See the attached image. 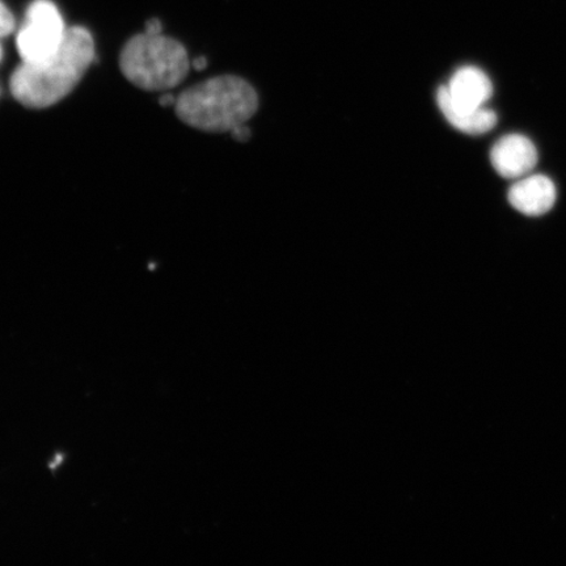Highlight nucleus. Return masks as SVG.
<instances>
[{"label": "nucleus", "instance_id": "nucleus-14", "mask_svg": "<svg viewBox=\"0 0 566 566\" xmlns=\"http://www.w3.org/2000/svg\"><path fill=\"white\" fill-rule=\"evenodd\" d=\"M0 60H2V48H0Z\"/></svg>", "mask_w": 566, "mask_h": 566}, {"label": "nucleus", "instance_id": "nucleus-12", "mask_svg": "<svg viewBox=\"0 0 566 566\" xmlns=\"http://www.w3.org/2000/svg\"><path fill=\"white\" fill-rule=\"evenodd\" d=\"M192 66L195 67V70L197 71H202L208 67V60L205 59V56H198V59H196L193 62H192Z\"/></svg>", "mask_w": 566, "mask_h": 566}, {"label": "nucleus", "instance_id": "nucleus-5", "mask_svg": "<svg viewBox=\"0 0 566 566\" xmlns=\"http://www.w3.org/2000/svg\"><path fill=\"white\" fill-rule=\"evenodd\" d=\"M491 163L494 171L504 179L518 180L535 168L537 150L533 140L522 134H509L495 142Z\"/></svg>", "mask_w": 566, "mask_h": 566}, {"label": "nucleus", "instance_id": "nucleus-7", "mask_svg": "<svg viewBox=\"0 0 566 566\" xmlns=\"http://www.w3.org/2000/svg\"><path fill=\"white\" fill-rule=\"evenodd\" d=\"M556 187L549 177L527 175L514 182L507 198L512 207L527 217L546 214L556 203Z\"/></svg>", "mask_w": 566, "mask_h": 566}, {"label": "nucleus", "instance_id": "nucleus-2", "mask_svg": "<svg viewBox=\"0 0 566 566\" xmlns=\"http://www.w3.org/2000/svg\"><path fill=\"white\" fill-rule=\"evenodd\" d=\"M259 108L256 91L239 76L224 75L196 84L177 97L175 112L184 124L208 133H228Z\"/></svg>", "mask_w": 566, "mask_h": 566}, {"label": "nucleus", "instance_id": "nucleus-1", "mask_svg": "<svg viewBox=\"0 0 566 566\" xmlns=\"http://www.w3.org/2000/svg\"><path fill=\"white\" fill-rule=\"evenodd\" d=\"M95 60V42L82 27L67 28L54 53L33 62H21L10 80L11 94L31 109H45L65 98Z\"/></svg>", "mask_w": 566, "mask_h": 566}, {"label": "nucleus", "instance_id": "nucleus-9", "mask_svg": "<svg viewBox=\"0 0 566 566\" xmlns=\"http://www.w3.org/2000/svg\"><path fill=\"white\" fill-rule=\"evenodd\" d=\"M17 21L12 12L7 9V6L0 0V39L7 38L15 31Z\"/></svg>", "mask_w": 566, "mask_h": 566}, {"label": "nucleus", "instance_id": "nucleus-3", "mask_svg": "<svg viewBox=\"0 0 566 566\" xmlns=\"http://www.w3.org/2000/svg\"><path fill=\"white\" fill-rule=\"evenodd\" d=\"M189 67L186 48L163 33L134 35L119 55V69L126 80L146 91H167L179 86Z\"/></svg>", "mask_w": 566, "mask_h": 566}, {"label": "nucleus", "instance_id": "nucleus-6", "mask_svg": "<svg viewBox=\"0 0 566 566\" xmlns=\"http://www.w3.org/2000/svg\"><path fill=\"white\" fill-rule=\"evenodd\" d=\"M449 102L458 109L478 111L493 95V83L483 70L475 66H463L451 76L448 86H442Z\"/></svg>", "mask_w": 566, "mask_h": 566}, {"label": "nucleus", "instance_id": "nucleus-4", "mask_svg": "<svg viewBox=\"0 0 566 566\" xmlns=\"http://www.w3.org/2000/svg\"><path fill=\"white\" fill-rule=\"evenodd\" d=\"M67 28L59 9L51 0H35L27 11L23 27L18 33L17 46L21 61L45 59L62 44Z\"/></svg>", "mask_w": 566, "mask_h": 566}, {"label": "nucleus", "instance_id": "nucleus-10", "mask_svg": "<svg viewBox=\"0 0 566 566\" xmlns=\"http://www.w3.org/2000/svg\"><path fill=\"white\" fill-rule=\"evenodd\" d=\"M230 133L232 137L239 142H247L252 136L250 127H247L245 124L237 126L235 129H232Z\"/></svg>", "mask_w": 566, "mask_h": 566}, {"label": "nucleus", "instance_id": "nucleus-8", "mask_svg": "<svg viewBox=\"0 0 566 566\" xmlns=\"http://www.w3.org/2000/svg\"><path fill=\"white\" fill-rule=\"evenodd\" d=\"M437 104L440 106L444 118L455 129L469 134V136H481V134L490 133L497 125V115L492 109L462 111L455 108L446 96L443 87L437 91Z\"/></svg>", "mask_w": 566, "mask_h": 566}, {"label": "nucleus", "instance_id": "nucleus-11", "mask_svg": "<svg viewBox=\"0 0 566 566\" xmlns=\"http://www.w3.org/2000/svg\"><path fill=\"white\" fill-rule=\"evenodd\" d=\"M145 32L150 34H160L163 32L161 21L158 19L148 20Z\"/></svg>", "mask_w": 566, "mask_h": 566}, {"label": "nucleus", "instance_id": "nucleus-13", "mask_svg": "<svg viewBox=\"0 0 566 566\" xmlns=\"http://www.w3.org/2000/svg\"><path fill=\"white\" fill-rule=\"evenodd\" d=\"M177 98L174 95H163L159 98V103L161 106H171L176 104Z\"/></svg>", "mask_w": 566, "mask_h": 566}]
</instances>
